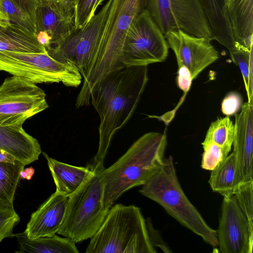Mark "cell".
<instances>
[{"instance_id": "obj_9", "label": "cell", "mask_w": 253, "mask_h": 253, "mask_svg": "<svg viewBox=\"0 0 253 253\" xmlns=\"http://www.w3.org/2000/svg\"><path fill=\"white\" fill-rule=\"evenodd\" d=\"M44 91L30 81L12 76L0 85V126H22L48 107Z\"/></svg>"}, {"instance_id": "obj_36", "label": "cell", "mask_w": 253, "mask_h": 253, "mask_svg": "<svg viewBox=\"0 0 253 253\" xmlns=\"http://www.w3.org/2000/svg\"><path fill=\"white\" fill-rule=\"evenodd\" d=\"M17 160L7 152L0 149V162L14 163Z\"/></svg>"}, {"instance_id": "obj_22", "label": "cell", "mask_w": 253, "mask_h": 253, "mask_svg": "<svg viewBox=\"0 0 253 253\" xmlns=\"http://www.w3.org/2000/svg\"><path fill=\"white\" fill-rule=\"evenodd\" d=\"M19 244V253H78L75 243L69 238L56 234L34 239L29 238L25 232L13 234Z\"/></svg>"}, {"instance_id": "obj_13", "label": "cell", "mask_w": 253, "mask_h": 253, "mask_svg": "<svg viewBox=\"0 0 253 253\" xmlns=\"http://www.w3.org/2000/svg\"><path fill=\"white\" fill-rule=\"evenodd\" d=\"M165 37L175 55L178 67H186L193 80L219 57L211 40L207 38L196 37L179 29L170 31Z\"/></svg>"}, {"instance_id": "obj_26", "label": "cell", "mask_w": 253, "mask_h": 253, "mask_svg": "<svg viewBox=\"0 0 253 253\" xmlns=\"http://www.w3.org/2000/svg\"><path fill=\"white\" fill-rule=\"evenodd\" d=\"M234 125L229 116L220 118L211 124L202 144L213 143L228 155L233 144Z\"/></svg>"}, {"instance_id": "obj_34", "label": "cell", "mask_w": 253, "mask_h": 253, "mask_svg": "<svg viewBox=\"0 0 253 253\" xmlns=\"http://www.w3.org/2000/svg\"><path fill=\"white\" fill-rule=\"evenodd\" d=\"M149 235L153 246L159 247L164 252H172L167 244L163 241L159 232L156 230L149 218L146 219Z\"/></svg>"}, {"instance_id": "obj_30", "label": "cell", "mask_w": 253, "mask_h": 253, "mask_svg": "<svg viewBox=\"0 0 253 253\" xmlns=\"http://www.w3.org/2000/svg\"><path fill=\"white\" fill-rule=\"evenodd\" d=\"M20 219L13 207L0 206V242L6 238L13 236V228Z\"/></svg>"}, {"instance_id": "obj_18", "label": "cell", "mask_w": 253, "mask_h": 253, "mask_svg": "<svg viewBox=\"0 0 253 253\" xmlns=\"http://www.w3.org/2000/svg\"><path fill=\"white\" fill-rule=\"evenodd\" d=\"M226 10L239 50L253 45V0H226Z\"/></svg>"}, {"instance_id": "obj_37", "label": "cell", "mask_w": 253, "mask_h": 253, "mask_svg": "<svg viewBox=\"0 0 253 253\" xmlns=\"http://www.w3.org/2000/svg\"><path fill=\"white\" fill-rule=\"evenodd\" d=\"M35 170L32 167L23 169L20 172V178L30 180L34 174Z\"/></svg>"}, {"instance_id": "obj_3", "label": "cell", "mask_w": 253, "mask_h": 253, "mask_svg": "<svg viewBox=\"0 0 253 253\" xmlns=\"http://www.w3.org/2000/svg\"><path fill=\"white\" fill-rule=\"evenodd\" d=\"M148 0H112L98 46L84 72L78 98L86 102L94 85L108 73L124 68L121 62L126 33Z\"/></svg>"}, {"instance_id": "obj_29", "label": "cell", "mask_w": 253, "mask_h": 253, "mask_svg": "<svg viewBox=\"0 0 253 253\" xmlns=\"http://www.w3.org/2000/svg\"><path fill=\"white\" fill-rule=\"evenodd\" d=\"M204 149L201 161L203 169L211 171L228 155L217 145L209 143L202 144Z\"/></svg>"}, {"instance_id": "obj_15", "label": "cell", "mask_w": 253, "mask_h": 253, "mask_svg": "<svg viewBox=\"0 0 253 253\" xmlns=\"http://www.w3.org/2000/svg\"><path fill=\"white\" fill-rule=\"evenodd\" d=\"M76 29L75 17L40 1L36 13V34L38 42L46 49L62 43Z\"/></svg>"}, {"instance_id": "obj_2", "label": "cell", "mask_w": 253, "mask_h": 253, "mask_svg": "<svg viewBox=\"0 0 253 253\" xmlns=\"http://www.w3.org/2000/svg\"><path fill=\"white\" fill-rule=\"evenodd\" d=\"M167 143L166 132L145 133L112 165L104 168L101 179L106 209L126 191L145 184L160 169Z\"/></svg>"}, {"instance_id": "obj_24", "label": "cell", "mask_w": 253, "mask_h": 253, "mask_svg": "<svg viewBox=\"0 0 253 253\" xmlns=\"http://www.w3.org/2000/svg\"><path fill=\"white\" fill-rule=\"evenodd\" d=\"M236 162L232 152L211 171L209 183L212 190L227 197L234 195L235 185Z\"/></svg>"}, {"instance_id": "obj_12", "label": "cell", "mask_w": 253, "mask_h": 253, "mask_svg": "<svg viewBox=\"0 0 253 253\" xmlns=\"http://www.w3.org/2000/svg\"><path fill=\"white\" fill-rule=\"evenodd\" d=\"M216 231L221 253H252L253 231L234 195L223 197Z\"/></svg>"}, {"instance_id": "obj_31", "label": "cell", "mask_w": 253, "mask_h": 253, "mask_svg": "<svg viewBox=\"0 0 253 253\" xmlns=\"http://www.w3.org/2000/svg\"><path fill=\"white\" fill-rule=\"evenodd\" d=\"M104 0H78L76 9V26L80 28L94 15Z\"/></svg>"}, {"instance_id": "obj_6", "label": "cell", "mask_w": 253, "mask_h": 253, "mask_svg": "<svg viewBox=\"0 0 253 253\" xmlns=\"http://www.w3.org/2000/svg\"><path fill=\"white\" fill-rule=\"evenodd\" d=\"M88 164L92 173L69 196L64 217L57 233L75 243L90 239L100 227L109 210L103 203V162L93 159Z\"/></svg>"}, {"instance_id": "obj_28", "label": "cell", "mask_w": 253, "mask_h": 253, "mask_svg": "<svg viewBox=\"0 0 253 253\" xmlns=\"http://www.w3.org/2000/svg\"><path fill=\"white\" fill-rule=\"evenodd\" d=\"M234 195L253 231V181L238 186Z\"/></svg>"}, {"instance_id": "obj_27", "label": "cell", "mask_w": 253, "mask_h": 253, "mask_svg": "<svg viewBox=\"0 0 253 253\" xmlns=\"http://www.w3.org/2000/svg\"><path fill=\"white\" fill-rule=\"evenodd\" d=\"M233 61L240 68L244 81L248 101H253V48L229 51Z\"/></svg>"}, {"instance_id": "obj_5", "label": "cell", "mask_w": 253, "mask_h": 253, "mask_svg": "<svg viewBox=\"0 0 253 253\" xmlns=\"http://www.w3.org/2000/svg\"><path fill=\"white\" fill-rule=\"evenodd\" d=\"M162 207L185 227L212 247L218 246L217 231L206 222L189 200L179 183L171 157L165 158L160 169L139 190Z\"/></svg>"}, {"instance_id": "obj_33", "label": "cell", "mask_w": 253, "mask_h": 253, "mask_svg": "<svg viewBox=\"0 0 253 253\" xmlns=\"http://www.w3.org/2000/svg\"><path fill=\"white\" fill-rule=\"evenodd\" d=\"M45 2L53 8L76 19V9L78 0H39Z\"/></svg>"}, {"instance_id": "obj_32", "label": "cell", "mask_w": 253, "mask_h": 253, "mask_svg": "<svg viewBox=\"0 0 253 253\" xmlns=\"http://www.w3.org/2000/svg\"><path fill=\"white\" fill-rule=\"evenodd\" d=\"M242 102V97L238 93L231 92L224 98L222 102V112L227 116L233 115L240 109Z\"/></svg>"}, {"instance_id": "obj_11", "label": "cell", "mask_w": 253, "mask_h": 253, "mask_svg": "<svg viewBox=\"0 0 253 253\" xmlns=\"http://www.w3.org/2000/svg\"><path fill=\"white\" fill-rule=\"evenodd\" d=\"M112 1L108 0L88 22L62 43L47 48V53L58 61L73 63L82 75L100 42Z\"/></svg>"}, {"instance_id": "obj_23", "label": "cell", "mask_w": 253, "mask_h": 253, "mask_svg": "<svg viewBox=\"0 0 253 253\" xmlns=\"http://www.w3.org/2000/svg\"><path fill=\"white\" fill-rule=\"evenodd\" d=\"M2 51L47 52L36 36L17 28L0 25V52Z\"/></svg>"}, {"instance_id": "obj_20", "label": "cell", "mask_w": 253, "mask_h": 253, "mask_svg": "<svg viewBox=\"0 0 253 253\" xmlns=\"http://www.w3.org/2000/svg\"><path fill=\"white\" fill-rule=\"evenodd\" d=\"M42 153L54 180L55 191L64 196L69 197L75 192L92 173L89 164L86 167L74 166L52 158L45 152Z\"/></svg>"}, {"instance_id": "obj_10", "label": "cell", "mask_w": 253, "mask_h": 253, "mask_svg": "<svg viewBox=\"0 0 253 253\" xmlns=\"http://www.w3.org/2000/svg\"><path fill=\"white\" fill-rule=\"evenodd\" d=\"M146 9L164 35L181 30L213 40L204 11L198 0H148Z\"/></svg>"}, {"instance_id": "obj_25", "label": "cell", "mask_w": 253, "mask_h": 253, "mask_svg": "<svg viewBox=\"0 0 253 253\" xmlns=\"http://www.w3.org/2000/svg\"><path fill=\"white\" fill-rule=\"evenodd\" d=\"M25 165L17 160L14 163L0 162V206L13 207V200Z\"/></svg>"}, {"instance_id": "obj_1", "label": "cell", "mask_w": 253, "mask_h": 253, "mask_svg": "<svg viewBox=\"0 0 253 253\" xmlns=\"http://www.w3.org/2000/svg\"><path fill=\"white\" fill-rule=\"evenodd\" d=\"M148 80L147 66H129L108 73L94 85L90 101L100 119L94 160L104 162L113 136L131 117Z\"/></svg>"}, {"instance_id": "obj_19", "label": "cell", "mask_w": 253, "mask_h": 253, "mask_svg": "<svg viewBox=\"0 0 253 253\" xmlns=\"http://www.w3.org/2000/svg\"><path fill=\"white\" fill-rule=\"evenodd\" d=\"M39 0H0V25L10 26L36 36Z\"/></svg>"}, {"instance_id": "obj_21", "label": "cell", "mask_w": 253, "mask_h": 253, "mask_svg": "<svg viewBox=\"0 0 253 253\" xmlns=\"http://www.w3.org/2000/svg\"><path fill=\"white\" fill-rule=\"evenodd\" d=\"M212 32L213 40L229 51L238 48L232 32L226 10V0H198Z\"/></svg>"}, {"instance_id": "obj_7", "label": "cell", "mask_w": 253, "mask_h": 253, "mask_svg": "<svg viewBox=\"0 0 253 253\" xmlns=\"http://www.w3.org/2000/svg\"><path fill=\"white\" fill-rule=\"evenodd\" d=\"M0 71L36 84L62 83L66 86L76 87L82 81L74 64L58 61L47 52H0Z\"/></svg>"}, {"instance_id": "obj_35", "label": "cell", "mask_w": 253, "mask_h": 253, "mask_svg": "<svg viewBox=\"0 0 253 253\" xmlns=\"http://www.w3.org/2000/svg\"><path fill=\"white\" fill-rule=\"evenodd\" d=\"M193 80L191 74L186 67L183 66L178 67L177 85L184 93L189 90Z\"/></svg>"}, {"instance_id": "obj_4", "label": "cell", "mask_w": 253, "mask_h": 253, "mask_svg": "<svg viewBox=\"0 0 253 253\" xmlns=\"http://www.w3.org/2000/svg\"><path fill=\"white\" fill-rule=\"evenodd\" d=\"M86 253H156L139 208L117 204L108 210Z\"/></svg>"}, {"instance_id": "obj_8", "label": "cell", "mask_w": 253, "mask_h": 253, "mask_svg": "<svg viewBox=\"0 0 253 253\" xmlns=\"http://www.w3.org/2000/svg\"><path fill=\"white\" fill-rule=\"evenodd\" d=\"M169 46L147 9L133 20L126 36L121 62L123 67L148 66L164 61Z\"/></svg>"}, {"instance_id": "obj_17", "label": "cell", "mask_w": 253, "mask_h": 253, "mask_svg": "<svg viewBox=\"0 0 253 253\" xmlns=\"http://www.w3.org/2000/svg\"><path fill=\"white\" fill-rule=\"evenodd\" d=\"M0 149L25 166L38 160L42 153L39 141L27 133L22 126H0Z\"/></svg>"}, {"instance_id": "obj_14", "label": "cell", "mask_w": 253, "mask_h": 253, "mask_svg": "<svg viewBox=\"0 0 253 253\" xmlns=\"http://www.w3.org/2000/svg\"><path fill=\"white\" fill-rule=\"evenodd\" d=\"M235 114L233 153L236 162L235 185L253 181V101H247Z\"/></svg>"}, {"instance_id": "obj_16", "label": "cell", "mask_w": 253, "mask_h": 253, "mask_svg": "<svg viewBox=\"0 0 253 253\" xmlns=\"http://www.w3.org/2000/svg\"><path fill=\"white\" fill-rule=\"evenodd\" d=\"M69 197L56 191L31 214L25 233L30 238L50 236L57 233L63 222Z\"/></svg>"}]
</instances>
